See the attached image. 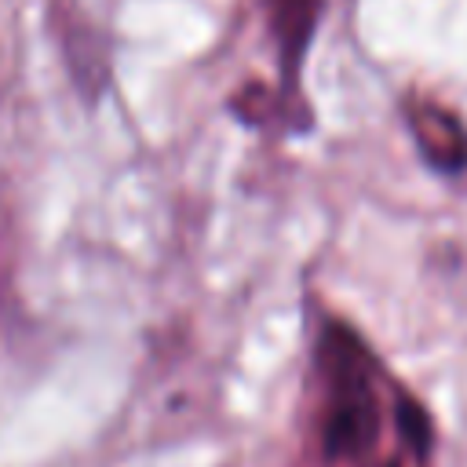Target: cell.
<instances>
[{"mask_svg": "<svg viewBox=\"0 0 467 467\" xmlns=\"http://www.w3.org/2000/svg\"><path fill=\"white\" fill-rule=\"evenodd\" d=\"M387 467H394V463H387Z\"/></svg>", "mask_w": 467, "mask_h": 467, "instance_id": "obj_5", "label": "cell"}, {"mask_svg": "<svg viewBox=\"0 0 467 467\" xmlns=\"http://www.w3.org/2000/svg\"><path fill=\"white\" fill-rule=\"evenodd\" d=\"M405 113H409L412 135L431 168H438V171L467 168V128L456 120L452 109H445L431 99H409Z\"/></svg>", "mask_w": 467, "mask_h": 467, "instance_id": "obj_2", "label": "cell"}, {"mask_svg": "<svg viewBox=\"0 0 467 467\" xmlns=\"http://www.w3.org/2000/svg\"><path fill=\"white\" fill-rule=\"evenodd\" d=\"M394 416H398V431L412 445V452L416 456H427V449L434 441V427H431V416L423 412V405L416 398H405L401 394L398 405H394Z\"/></svg>", "mask_w": 467, "mask_h": 467, "instance_id": "obj_4", "label": "cell"}, {"mask_svg": "<svg viewBox=\"0 0 467 467\" xmlns=\"http://www.w3.org/2000/svg\"><path fill=\"white\" fill-rule=\"evenodd\" d=\"M325 379H328V409L321 423L325 452L336 456H361L376 441L379 431V401L372 383V361L361 339L343 328L328 325L317 347Z\"/></svg>", "mask_w": 467, "mask_h": 467, "instance_id": "obj_1", "label": "cell"}, {"mask_svg": "<svg viewBox=\"0 0 467 467\" xmlns=\"http://www.w3.org/2000/svg\"><path fill=\"white\" fill-rule=\"evenodd\" d=\"M321 0H270V18H274V33L281 40V66H285V80H292L299 55L314 33Z\"/></svg>", "mask_w": 467, "mask_h": 467, "instance_id": "obj_3", "label": "cell"}]
</instances>
